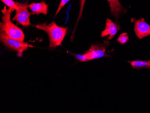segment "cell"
I'll use <instances>...</instances> for the list:
<instances>
[{
	"label": "cell",
	"mask_w": 150,
	"mask_h": 113,
	"mask_svg": "<svg viewBox=\"0 0 150 113\" xmlns=\"http://www.w3.org/2000/svg\"><path fill=\"white\" fill-rule=\"evenodd\" d=\"M134 31L136 35L139 39L150 35V25L146 23L144 18H141L134 23Z\"/></svg>",
	"instance_id": "cell-6"
},
{
	"label": "cell",
	"mask_w": 150,
	"mask_h": 113,
	"mask_svg": "<svg viewBox=\"0 0 150 113\" xmlns=\"http://www.w3.org/2000/svg\"><path fill=\"white\" fill-rule=\"evenodd\" d=\"M120 28L119 24L115 23L109 18H107L106 21V28L101 33V36L102 38L109 35L108 40H112L117 34Z\"/></svg>",
	"instance_id": "cell-7"
},
{
	"label": "cell",
	"mask_w": 150,
	"mask_h": 113,
	"mask_svg": "<svg viewBox=\"0 0 150 113\" xmlns=\"http://www.w3.org/2000/svg\"><path fill=\"white\" fill-rule=\"evenodd\" d=\"M4 4L10 9L13 10H17L19 8V2L13 0H1Z\"/></svg>",
	"instance_id": "cell-11"
},
{
	"label": "cell",
	"mask_w": 150,
	"mask_h": 113,
	"mask_svg": "<svg viewBox=\"0 0 150 113\" xmlns=\"http://www.w3.org/2000/svg\"><path fill=\"white\" fill-rule=\"evenodd\" d=\"M74 56L79 61L81 62H86L88 61L86 57L84 54H74Z\"/></svg>",
	"instance_id": "cell-15"
},
{
	"label": "cell",
	"mask_w": 150,
	"mask_h": 113,
	"mask_svg": "<svg viewBox=\"0 0 150 113\" xmlns=\"http://www.w3.org/2000/svg\"><path fill=\"white\" fill-rule=\"evenodd\" d=\"M133 69H150V61L144 60H134L128 61Z\"/></svg>",
	"instance_id": "cell-10"
},
{
	"label": "cell",
	"mask_w": 150,
	"mask_h": 113,
	"mask_svg": "<svg viewBox=\"0 0 150 113\" xmlns=\"http://www.w3.org/2000/svg\"><path fill=\"white\" fill-rule=\"evenodd\" d=\"M70 0H61L60 2L59 5V7L58 9L56 11V13H55V16H56L57 15L59 14V13L60 11L61 10L63 9V7L65 6L66 4Z\"/></svg>",
	"instance_id": "cell-14"
},
{
	"label": "cell",
	"mask_w": 150,
	"mask_h": 113,
	"mask_svg": "<svg viewBox=\"0 0 150 113\" xmlns=\"http://www.w3.org/2000/svg\"><path fill=\"white\" fill-rule=\"evenodd\" d=\"M38 29L44 31L48 35L49 38V47L55 48L62 44V42L67 33V27H60L54 22L49 24L46 23H40L35 25Z\"/></svg>",
	"instance_id": "cell-1"
},
{
	"label": "cell",
	"mask_w": 150,
	"mask_h": 113,
	"mask_svg": "<svg viewBox=\"0 0 150 113\" xmlns=\"http://www.w3.org/2000/svg\"><path fill=\"white\" fill-rule=\"evenodd\" d=\"M106 46L102 45H93L89 50L84 53L88 61L107 56L106 53Z\"/></svg>",
	"instance_id": "cell-5"
},
{
	"label": "cell",
	"mask_w": 150,
	"mask_h": 113,
	"mask_svg": "<svg viewBox=\"0 0 150 113\" xmlns=\"http://www.w3.org/2000/svg\"><path fill=\"white\" fill-rule=\"evenodd\" d=\"M28 7L35 15L42 14L46 15L48 13V6L45 1L31 3L28 5Z\"/></svg>",
	"instance_id": "cell-8"
},
{
	"label": "cell",
	"mask_w": 150,
	"mask_h": 113,
	"mask_svg": "<svg viewBox=\"0 0 150 113\" xmlns=\"http://www.w3.org/2000/svg\"><path fill=\"white\" fill-rule=\"evenodd\" d=\"M0 40L7 48L17 51L20 54H22L23 52L27 50L28 48L34 47L24 41L10 38L1 31L0 32Z\"/></svg>",
	"instance_id": "cell-3"
},
{
	"label": "cell",
	"mask_w": 150,
	"mask_h": 113,
	"mask_svg": "<svg viewBox=\"0 0 150 113\" xmlns=\"http://www.w3.org/2000/svg\"><path fill=\"white\" fill-rule=\"evenodd\" d=\"M129 38L128 34L126 33H124L119 36L117 41L121 44H124L129 41Z\"/></svg>",
	"instance_id": "cell-12"
},
{
	"label": "cell",
	"mask_w": 150,
	"mask_h": 113,
	"mask_svg": "<svg viewBox=\"0 0 150 113\" xmlns=\"http://www.w3.org/2000/svg\"><path fill=\"white\" fill-rule=\"evenodd\" d=\"M28 6L27 3H19V9L16 10V15L13 18V21H16L18 24L24 27L31 26L30 16L35 15L33 12L28 11Z\"/></svg>",
	"instance_id": "cell-4"
},
{
	"label": "cell",
	"mask_w": 150,
	"mask_h": 113,
	"mask_svg": "<svg viewBox=\"0 0 150 113\" xmlns=\"http://www.w3.org/2000/svg\"><path fill=\"white\" fill-rule=\"evenodd\" d=\"M86 0H81V6H80V12H79V15L78 16V19H77V22H76V25L75 26V28H74V31H73V34L74 33V32L76 30V26H77V23L78 22L80 21L81 18L82 17V13H83V9H84V5H85V3H86Z\"/></svg>",
	"instance_id": "cell-13"
},
{
	"label": "cell",
	"mask_w": 150,
	"mask_h": 113,
	"mask_svg": "<svg viewBox=\"0 0 150 113\" xmlns=\"http://www.w3.org/2000/svg\"><path fill=\"white\" fill-rule=\"evenodd\" d=\"M110 5L111 13L116 18H118L123 12L124 8L119 0H108Z\"/></svg>",
	"instance_id": "cell-9"
},
{
	"label": "cell",
	"mask_w": 150,
	"mask_h": 113,
	"mask_svg": "<svg viewBox=\"0 0 150 113\" xmlns=\"http://www.w3.org/2000/svg\"><path fill=\"white\" fill-rule=\"evenodd\" d=\"M14 10L7 9L6 6L1 10L2 21L0 24V29L8 37L20 41H24L25 35L22 29L15 25L11 20V15Z\"/></svg>",
	"instance_id": "cell-2"
}]
</instances>
